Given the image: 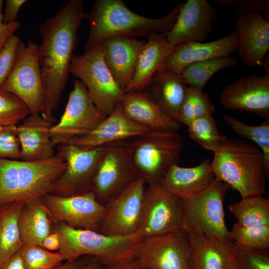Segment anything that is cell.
Returning a JSON list of instances; mask_svg holds the SVG:
<instances>
[{"mask_svg": "<svg viewBox=\"0 0 269 269\" xmlns=\"http://www.w3.org/2000/svg\"><path fill=\"white\" fill-rule=\"evenodd\" d=\"M85 16L83 1L70 0L39 27L41 42L38 56L45 91L41 113V117L51 125L55 121L53 114L58 107L70 74L78 32Z\"/></svg>", "mask_w": 269, "mask_h": 269, "instance_id": "obj_1", "label": "cell"}, {"mask_svg": "<svg viewBox=\"0 0 269 269\" xmlns=\"http://www.w3.org/2000/svg\"><path fill=\"white\" fill-rule=\"evenodd\" d=\"M183 3L177 4L163 17L150 18L134 12L123 0H96L90 11L85 12L90 29L84 51L112 35L146 38L151 33L168 31L175 24Z\"/></svg>", "mask_w": 269, "mask_h": 269, "instance_id": "obj_2", "label": "cell"}, {"mask_svg": "<svg viewBox=\"0 0 269 269\" xmlns=\"http://www.w3.org/2000/svg\"><path fill=\"white\" fill-rule=\"evenodd\" d=\"M211 167L216 179L237 191L242 197L266 192L269 175L264 154L256 145L246 140L222 135Z\"/></svg>", "mask_w": 269, "mask_h": 269, "instance_id": "obj_3", "label": "cell"}, {"mask_svg": "<svg viewBox=\"0 0 269 269\" xmlns=\"http://www.w3.org/2000/svg\"><path fill=\"white\" fill-rule=\"evenodd\" d=\"M66 165L59 151L43 160L0 159V207L15 202L27 203L55 192L56 182Z\"/></svg>", "mask_w": 269, "mask_h": 269, "instance_id": "obj_4", "label": "cell"}, {"mask_svg": "<svg viewBox=\"0 0 269 269\" xmlns=\"http://www.w3.org/2000/svg\"><path fill=\"white\" fill-rule=\"evenodd\" d=\"M57 225L60 247L64 260L90 255L102 265L121 263L134 258L145 239L138 233L126 236H108L101 233L71 228L62 222Z\"/></svg>", "mask_w": 269, "mask_h": 269, "instance_id": "obj_5", "label": "cell"}, {"mask_svg": "<svg viewBox=\"0 0 269 269\" xmlns=\"http://www.w3.org/2000/svg\"><path fill=\"white\" fill-rule=\"evenodd\" d=\"M132 164L149 186L160 185L170 169L178 164L183 140L177 132L149 131L128 139Z\"/></svg>", "mask_w": 269, "mask_h": 269, "instance_id": "obj_6", "label": "cell"}, {"mask_svg": "<svg viewBox=\"0 0 269 269\" xmlns=\"http://www.w3.org/2000/svg\"><path fill=\"white\" fill-rule=\"evenodd\" d=\"M231 188L215 178L205 190L178 199L181 229L185 232L202 233L226 244L233 245L225 221L224 200Z\"/></svg>", "mask_w": 269, "mask_h": 269, "instance_id": "obj_7", "label": "cell"}, {"mask_svg": "<svg viewBox=\"0 0 269 269\" xmlns=\"http://www.w3.org/2000/svg\"><path fill=\"white\" fill-rule=\"evenodd\" d=\"M70 73L84 83L94 104L107 116L122 103L125 93L106 66L100 43L82 55H73Z\"/></svg>", "mask_w": 269, "mask_h": 269, "instance_id": "obj_8", "label": "cell"}, {"mask_svg": "<svg viewBox=\"0 0 269 269\" xmlns=\"http://www.w3.org/2000/svg\"><path fill=\"white\" fill-rule=\"evenodd\" d=\"M103 147L92 192L100 203L106 205L138 177L132 164L128 139Z\"/></svg>", "mask_w": 269, "mask_h": 269, "instance_id": "obj_9", "label": "cell"}, {"mask_svg": "<svg viewBox=\"0 0 269 269\" xmlns=\"http://www.w3.org/2000/svg\"><path fill=\"white\" fill-rule=\"evenodd\" d=\"M0 90L16 96L26 104L31 114L41 113L45 91L36 43L31 40L26 44L20 41L14 66Z\"/></svg>", "mask_w": 269, "mask_h": 269, "instance_id": "obj_10", "label": "cell"}, {"mask_svg": "<svg viewBox=\"0 0 269 269\" xmlns=\"http://www.w3.org/2000/svg\"><path fill=\"white\" fill-rule=\"evenodd\" d=\"M106 117L94 104L84 83L75 80L59 122L50 128L52 145L69 143L93 131Z\"/></svg>", "mask_w": 269, "mask_h": 269, "instance_id": "obj_11", "label": "cell"}, {"mask_svg": "<svg viewBox=\"0 0 269 269\" xmlns=\"http://www.w3.org/2000/svg\"><path fill=\"white\" fill-rule=\"evenodd\" d=\"M51 220L78 229L100 233L106 207L100 203L93 192L73 196L51 193L42 197Z\"/></svg>", "mask_w": 269, "mask_h": 269, "instance_id": "obj_12", "label": "cell"}, {"mask_svg": "<svg viewBox=\"0 0 269 269\" xmlns=\"http://www.w3.org/2000/svg\"><path fill=\"white\" fill-rule=\"evenodd\" d=\"M134 259L144 269H189L190 244L182 229L144 239Z\"/></svg>", "mask_w": 269, "mask_h": 269, "instance_id": "obj_13", "label": "cell"}, {"mask_svg": "<svg viewBox=\"0 0 269 269\" xmlns=\"http://www.w3.org/2000/svg\"><path fill=\"white\" fill-rule=\"evenodd\" d=\"M58 151L64 156L66 168L55 183L60 196H73L92 191L93 181L103 151V146L83 149L68 143Z\"/></svg>", "mask_w": 269, "mask_h": 269, "instance_id": "obj_14", "label": "cell"}, {"mask_svg": "<svg viewBox=\"0 0 269 269\" xmlns=\"http://www.w3.org/2000/svg\"><path fill=\"white\" fill-rule=\"evenodd\" d=\"M181 229L178 199L160 185L146 187L137 233L144 238Z\"/></svg>", "mask_w": 269, "mask_h": 269, "instance_id": "obj_15", "label": "cell"}, {"mask_svg": "<svg viewBox=\"0 0 269 269\" xmlns=\"http://www.w3.org/2000/svg\"><path fill=\"white\" fill-rule=\"evenodd\" d=\"M145 180L138 177L106 206L100 233L108 236H126L137 233Z\"/></svg>", "mask_w": 269, "mask_h": 269, "instance_id": "obj_16", "label": "cell"}, {"mask_svg": "<svg viewBox=\"0 0 269 269\" xmlns=\"http://www.w3.org/2000/svg\"><path fill=\"white\" fill-rule=\"evenodd\" d=\"M216 9L207 0H187L183 5L172 28L163 34L170 45L202 42L212 30L217 18Z\"/></svg>", "mask_w": 269, "mask_h": 269, "instance_id": "obj_17", "label": "cell"}, {"mask_svg": "<svg viewBox=\"0 0 269 269\" xmlns=\"http://www.w3.org/2000/svg\"><path fill=\"white\" fill-rule=\"evenodd\" d=\"M220 103L230 110H243L269 120V74L241 78L228 85Z\"/></svg>", "mask_w": 269, "mask_h": 269, "instance_id": "obj_18", "label": "cell"}, {"mask_svg": "<svg viewBox=\"0 0 269 269\" xmlns=\"http://www.w3.org/2000/svg\"><path fill=\"white\" fill-rule=\"evenodd\" d=\"M145 43L124 35L110 36L100 42L104 62L124 92L133 78L138 56Z\"/></svg>", "mask_w": 269, "mask_h": 269, "instance_id": "obj_19", "label": "cell"}, {"mask_svg": "<svg viewBox=\"0 0 269 269\" xmlns=\"http://www.w3.org/2000/svg\"><path fill=\"white\" fill-rule=\"evenodd\" d=\"M239 36L237 51L249 67L263 65L269 49V21L260 13L240 15L236 20Z\"/></svg>", "mask_w": 269, "mask_h": 269, "instance_id": "obj_20", "label": "cell"}, {"mask_svg": "<svg viewBox=\"0 0 269 269\" xmlns=\"http://www.w3.org/2000/svg\"><path fill=\"white\" fill-rule=\"evenodd\" d=\"M239 42L237 29L225 37L208 42H191L173 47L164 68L181 75L190 64L216 57L229 56L237 51Z\"/></svg>", "mask_w": 269, "mask_h": 269, "instance_id": "obj_21", "label": "cell"}, {"mask_svg": "<svg viewBox=\"0 0 269 269\" xmlns=\"http://www.w3.org/2000/svg\"><path fill=\"white\" fill-rule=\"evenodd\" d=\"M150 131L128 118L121 103L93 131L75 138L69 143L83 149H91L106 144L130 138Z\"/></svg>", "mask_w": 269, "mask_h": 269, "instance_id": "obj_22", "label": "cell"}, {"mask_svg": "<svg viewBox=\"0 0 269 269\" xmlns=\"http://www.w3.org/2000/svg\"><path fill=\"white\" fill-rule=\"evenodd\" d=\"M126 116L151 131L177 132L181 124L167 115L144 92L125 93L121 103Z\"/></svg>", "mask_w": 269, "mask_h": 269, "instance_id": "obj_23", "label": "cell"}, {"mask_svg": "<svg viewBox=\"0 0 269 269\" xmlns=\"http://www.w3.org/2000/svg\"><path fill=\"white\" fill-rule=\"evenodd\" d=\"M215 179L209 159L191 167L175 164L162 178L160 185L178 199L198 194L207 188Z\"/></svg>", "mask_w": 269, "mask_h": 269, "instance_id": "obj_24", "label": "cell"}, {"mask_svg": "<svg viewBox=\"0 0 269 269\" xmlns=\"http://www.w3.org/2000/svg\"><path fill=\"white\" fill-rule=\"evenodd\" d=\"M136 63L133 78L124 93L143 92L154 74L164 67L173 48L163 33H154L147 37Z\"/></svg>", "mask_w": 269, "mask_h": 269, "instance_id": "obj_25", "label": "cell"}, {"mask_svg": "<svg viewBox=\"0 0 269 269\" xmlns=\"http://www.w3.org/2000/svg\"><path fill=\"white\" fill-rule=\"evenodd\" d=\"M52 126L39 114H30L17 126L21 160L39 161L54 156V146L50 136Z\"/></svg>", "mask_w": 269, "mask_h": 269, "instance_id": "obj_26", "label": "cell"}, {"mask_svg": "<svg viewBox=\"0 0 269 269\" xmlns=\"http://www.w3.org/2000/svg\"><path fill=\"white\" fill-rule=\"evenodd\" d=\"M190 249L189 269H231L233 245L196 232H186Z\"/></svg>", "mask_w": 269, "mask_h": 269, "instance_id": "obj_27", "label": "cell"}, {"mask_svg": "<svg viewBox=\"0 0 269 269\" xmlns=\"http://www.w3.org/2000/svg\"><path fill=\"white\" fill-rule=\"evenodd\" d=\"M187 87L180 75L163 67L154 74L143 92L177 121Z\"/></svg>", "mask_w": 269, "mask_h": 269, "instance_id": "obj_28", "label": "cell"}, {"mask_svg": "<svg viewBox=\"0 0 269 269\" xmlns=\"http://www.w3.org/2000/svg\"><path fill=\"white\" fill-rule=\"evenodd\" d=\"M25 204L15 202L0 207V269L19 252L23 244L18 221Z\"/></svg>", "mask_w": 269, "mask_h": 269, "instance_id": "obj_29", "label": "cell"}, {"mask_svg": "<svg viewBox=\"0 0 269 269\" xmlns=\"http://www.w3.org/2000/svg\"><path fill=\"white\" fill-rule=\"evenodd\" d=\"M50 220L42 197L25 203L18 221L23 244L41 247L43 239L50 233Z\"/></svg>", "mask_w": 269, "mask_h": 269, "instance_id": "obj_30", "label": "cell"}, {"mask_svg": "<svg viewBox=\"0 0 269 269\" xmlns=\"http://www.w3.org/2000/svg\"><path fill=\"white\" fill-rule=\"evenodd\" d=\"M228 207L240 226L269 225V200L263 195L242 197L241 201L229 204Z\"/></svg>", "mask_w": 269, "mask_h": 269, "instance_id": "obj_31", "label": "cell"}, {"mask_svg": "<svg viewBox=\"0 0 269 269\" xmlns=\"http://www.w3.org/2000/svg\"><path fill=\"white\" fill-rule=\"evenodd\" d=\"M237 59L225 56L195 62L189 64L181 74L187 85L201 91L209 79L219 70L236 65Z\"/></svg>", "mask_w": 269, "mask_h": 269, "instance_id": "obj_32", "label": "cell"}, {"mask_svg": "<svg viewBox=\"0 0 269 269\" xmlns=\"http://www.w3.org/2000/svg\"><path fill=\"white\" fill-rule=\"evenodd\" d=\"M222 118L237 135L256 144L264 154L266 170L269 175V120H264L258 126H252L226 114Z\"/></svg>", "mask_w": 269, "mask_h": 269, "instance_id": "obj_33", "label": "cell"}, {"mask_svg": "<svg viewBox=\"0 0 269 269\" xmlns=\"http://www.w3.org/2000/svg\"><path fill=\"white\" fill-rule=\"evenodd\" d=\"M214 105L207 93L194 87L188 86L177 121L187 125L199 118L212 115Z\"/></svg>", "mask_w": 269, "mask_h": 269, "instance_id": "obj_34", "label": "cell"}, {"mask_svg": "<svg viewBox=\"0 0 269 269\" xmlns=\"http://www.w3.org/2000/svg\"><path fill=\"white\" fill-rule=\"evenodd\" d=\"M190 137L203 148L214 152L219 146L222 138L218 132L212 115L196 119L187 125Z\"/></svg>", "mask_w": 269, "mask_h": 269, "instance_id": "obj_35", "label": "cell"}, {"mask_svg": "<svg viewBox=\"0 0 269 269\" xmlns=\"http://www.w3.org/2000/svg\"><path fill=\"white\" fill-rule=\"evenodd\" d=\"M230 234L236 245L256 250L269 248V225L243 227L235 223Z\"/></svg>", "mask_w": 269, "mask_h": 269, "instance_id": "obj_36", "label": "cell"}, {"mask_svg": "<svg viewBox=\"0 0 269 269\" xmlns=\"http://www.w3.org/2000/svg\"><path fill=\"white\" fill-rule=\"evenodd\" d=\"M19 252L27 269H55L64 261L59 251L53 253L35 245L23 244Z\"/></svg>", "mask_w": 269, "mask_h": 269, "instance_id": "obj_37", "label": "cell"}, {"mask_svg": "<svg viewBox=\"0 0 269 269\" xmlns=\"http://www.w3.org/2000/svg\"><path fill=\"white\" fill-rule=\"evenodd\" d=\"M30 114L27 106L19 98L0 90V126L16 125Z\"/></svg>", "mask_w": 269, "mask_h": 269, "instance_id": "obj_38", "label": "cell"}, {"mask_svg": "<svg viewBox=\"0 0 269 269\" xmlns=\"http://www.w3.org/2000/svg\"><path fill=\"white\" fill-rule=\"evenodd\" d=\"M233 258L237 269H269V249H251L234 244Z\"/></svg>", "mask_w": 269, "mask_h": 269, "instance_id": "obj_39", "label": "cell"}, {"mask_svg": "<svg viewBox=\"0 0 269 269\" xmlns=\"http://www.w3.org/2000/svg\"><path fill=\"white\" fill-rule=\"evenodd\" d=\"M16 125L2 127L0 131V159L17 160L21 156Z\"/></svg>", "mask_w": 269, "mask_h": 269, "instance_id": "obj_40", "label": "cell"}, {"mask_svg": "<svg viewBox=\"0 0 269 269\" xmlns=\"http://www.w3.org/2000/svg\"><path fill=\"white\" fill-rule=\"evenodd\" d=\"M20 41L16 35H12L0 52V88L14 66Z\"/></svg>", "mask_w": 269, "mask_h": 269, "instance_id": "obj_41", "label": "cell"}, {"mask_svg": "<svg viewBox=\"0 0 269 269\" xmlns=\"http://www.w3.org/2000/svg\"><path fill=\"white\" fill-rule=\"evenodd\" d=\"M214 2L223 6L233 5L240 15L253 13H262L269 15L268 0H214Z\"/></svg>", "mask_w": 269, "mask_h": 269, "instance_id": "obj_42", "label": "cell"}, {"mask_svg": "<svg viewBox=\"0 0 269 269\" xmlns=\"http://www.w3.org/2000/svg\"><path fill=\"white\" fill-rule=\"evenodd\" d=\"M3 0H0V52L8 39L20 27V22L16 20L12 23H4L2 21V8Z\"/></svg>", "mask_w": 269, "mask_h": 269, "instance_id": "obj_43", "label": "cell"}, {"mask_svg": "<svg viewBox=\"0 0 269 269\" xmlns=\"http://www.w3.org/2000/svg\"><path fill=\"white\" fill-rule=\"evenodd\" d=\"M27 1L26 0H6L5 8L2 13L3 22L4 23H9L16 21V17L20 8Z\"/></svg>", "mask_w": 269, "mask_h": 269, "instance_id": "obj_44", "label": "cell"}, {"mask_svg": "<svg viewBox=\"0 0 269 269\" xmlns=\"http://www.w3.org/2000/svg\"><path fill=\"white\" fill-rule=\"evenodd\" d=\"M95 257L86 255L76 259L66 260V262L55 269H79L90 262Z\"/></svg>", "mask_w": 269, "mask_h": 269, "instance_id": "obj_45", "label": "cell"}, {"mask_svg": "<svg viewBox=\"0 0 269 269\" xmlns=\"http://www.w3.org/2000/svg\"><path fill=\"white\" fill-rule=\"evenodd\" d=\"M41 247L49 251L59 250L60 241L58 233L55 231L48 235L43 239Z\"/></svg>", "mask_w": 269, "mask_h": 269, "instance_id": "obj_46", "label": "cell"}, {"mask_svg": "<svg viewBox=\"0 0 269 269\" xmlns=\"http://www.w3.org/2000/svg\"><path fill=\"white\" fill-rule=\"evenodd\" d=\"M104 269H144L134 258L132 260L103 266Z\"/></svg>", "mask_w": 269, "mask_h": 269, "instance_id": "obj_47", "label": "cell"}, {"mask_svg": "<svg viewBox=\"0 0 269 269\" xmlns=\"http://www.w3.org/2000/svg\"><path fill=\"white\" fill-rule=\"evenodd\" d=\"M2 269H27L19 252L15 254L4 266Z\"/></svg>", "mask_w": 269, "mask_h": 269, "instance_id": "obj_48", "label": "cell"}, {"mask_svg": "<svg viewBox=\"0 0 269 269\" xmlns=\"http://www.w3.org/2000/svg\"><path fill=\"white\" fill-rule=\"evenodd\" d=\"M102 265L99 260L94 257L90 262L79 269H98Z\"/></svg>", "mask_w": 269, "mask_h": 269, "instance_id": "obj_49", "label": "cell"}, {"mask_svg": "<svg viewBox=\"0 0 269 269\" xmlns=\"http://www.w3.org/2000/svg\"><path fill=\"white\" fill-rule=\"evenodd\" d=\"M231 269H237V268H236V267L235 266V265H234V264H233V265H232V266Z\"/></svg>", "mask_w": 269, "mask_h": 269, "instance_id": "obj_50", "label": "cell"}, {"mask_svg": "<svg viewBox=\"0 0 269 269\" xmlns=\"http://www.w3.org/2000/svg\"><path fill=\"white\" fill-rule=\"evenodd\" d=\"M98 269H104L103 266H101Z\"/></svg>", "mask_w": 269, "mask_h": 269, "instance_id": "obj_51", "label": "cell"}, {"mask_svg": "<svg viewBox=\"0 0 269 269\" xmlns=\"http://www.w3.org/2000/svg\"><path fill=\"white\" fill-rule=\"evenodd\" d=\"M2 127L0 126V130H1V129H2Z\"/></svg>", "mask_w": 269, "mask_h": 269, "instance_id": "obj_52", "label": "cell"}, {"mask_svg": "<svg viewBox=\"0 0 269 269\" xmlns=\"http://www.w3.org/2000/svg\"></svg>", "mask_w": 269, "mask_h": 269, "instance_id": "obj_53", "label": "cell"}]
</instances>
